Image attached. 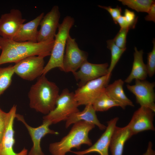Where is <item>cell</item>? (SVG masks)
<instances>
[{
    "mask_svg": "<svg viewBox=\"0 0 155 155\" xmlns=\"http://www.w3.org/2000/svg\"><path fill=\"white\" fill-rule=\"evenodd\" d=\"M153 46L151 51L148 53L146 65L148 75L152 77L155 73V41L153 40Z\"/></svg>",
    "mask_w": 155,
    "mask_h": 155,
    "instance_id": "26",
    "label": "cell"
},
{
    "mask_svg": "<svg viewBox=\"0 0 155 155\" xmlns=\"http://www.w3.org/2000/svg\"><path fill=\"white\" fill-rule=\"evenodd\" d=\"M16 118L24 125L31 138L33 146L28 155H44L40 146L42 138L47 134H57L58 133L49 128L51 124L48 121H43L40 126L34 127L28 124L23 115L16 113Z\"/></svg>",
    "mask_w": 155,
    "mask_h": 155,
    "instance_id": "12",
    "label": "cell"
},
{
    "mask_svg": "<svg viewBox=\"0 0 155 155\" xmlns=\"http://www.w3.org/2000/svg\"><path fill=\"white\" fill-rule=\"evenodd\" d=\"M98 6L106 10L110 14L115 24H116L117 19L121 16L122 10L121 7L117 6L116 8H112L110 6H105L98 5Z\"/></svg>",
    "mask_w": 155,
    "mask_h": 155,
    "instance_id": "28",
    "label": "cell"
},
{
    "mask_svg": "<svg viewBox=\"0 0 155 155\" xmlns=\"http://www.w3.org/2000/svg\"><path fill=\"white\" fill-rule=\"evenodd\" d=\"M124 82L121 79L117 80L112 84L108 85L104 90L108 96L120 104L123 109L127 106H134L133 102L125 94L123 88Z\"/></svg>",
    "mask_w": 155,
    "mask_h": 155,
    "instance_id": "21",
    "label": "cell"
},
{
    "mask_svg": "<svg viewBox=\"0 0 155 155\" xmlns=\"http://www.w3.org/2000/svg\"><path fill=\"white\" fill-rule=\"evenodd\" d=\"M65 48L63 61V71L73 73L87 61L88 54L79 49L75 39L70 35L67 39Z\"/></svg>",
    "mask_w": 155,
    "mask_h": 155,
    "instance_id": "8",
    "label": "cell"
},
{
    "mask_svg": "<svg viewBox=\"0 0 155 155\" xmlns=\"http://www.w3.org/2000/svg\"><path fill=\"white\" fill-rule=\"evenodd\" d=\"M155 84L145 80H135V84L127 85V89L133 94L136 102L140 106L146 107L155 111Z\"/></svg>",
    "mask_w": 155,
    "mask_h": 155,
    "instance_id": "10",
    "label": "cell"
},
{
    "mask_svg": "<svg viewBox=\"0 0 155 155\" xmlns=\"http://www.w3.org/2000/svg\"><path fill=\"white\" fill-rule=\"evenodd\" d=\"M154 112L143 106H140L134 112L127 125L132 136L144 131L155 130L153 123Z\"/></svg>",
    "mask_w": 155,
    "mask_h": 155,
    "instance_id": "13",
    "label": "cell"
},
{
    "mask_svg": "<svg viewBox=\"0 0 155 155\" xmlns=\"http://www.w3.org/2000/svg\"><path fill=\"white\" fill-rule=\"evenodd\" d=\"M59 89L54 82L42 75L30 87L28 93L30 107L47 115L54 109L59 94Z\"/></svg>",
    "mask_w": 155,
    "mask_h": 155,
    "instance_id": "2",
    "label": "cell"
},
{
    "mask_svg": "<svg viewBox=\"0 0 155 155\" xmlns=\"http://www.w3.org/2000/svg\"><path fill=\"white\" fill-rule=\"evenodd\" d=\"M78 106L74 93L65 88L57 99L55 108L43 117V121H48L52 124L66 121L71 114L80 111Z\"/></svg>",
    "mask_w": 155,
    "mask_h": 155,
    "instance_id": "5",
    "label": "cell"
},
{
    "mask_svg": "<svg viewBox=\"0 0 155 155\" xmlns=\"http://www.w3.org/2000/svg\"><path fill=\"white\" fill-rule=\"evenodd\" d=\"M129 30L120 28L119 31L113 39L116 45L120 48L126 49V37Z\"/></svg>",
    "mask_w": 155,
    "mask_h": 155,
    "instance_id": "27",
    "label": "cell"
},
{
    "mask_svg": "<svg viewBox=\"0 0 155 155\" xmlns=\"http://www.w3.org/2000/svg\"><path fill=\"white\" fill-rule=\"evenodd\" d=\"M82 111H79L72 114L66 120L65 127H68L71 125L80 121H84L96 125L101 130L105 129L106 126L101 123L96 114V111L92 104L85 106Z\"/></svg>",
    "mask_w": 155,
    "mask_h": 155,
    "instance_id": "18",
    "label": "cell"
},
{
    "mask_svg": "<svg viewBox=\"0 0 155 155\" xmlns=\"http://www.w3.org/2000/svg\"><path fill=\"white\" fill-rule=\"evenodd\" d=\"M95 127L93 124L84 121L75 123L68 133L60 141L50 144V152L52 155H65L73 148L79 149L82 144L91 146L92 143L88 133Z\"/></svg>",
    "mask_w": 155,
    "mask_h": 155,
    "instance_id": "3",
    "label": "cell"
},
{
    "mask_svg": "<svg viewBox=\"0 0 155 155\" xmlns=\"http://www.w3.org/2000/svg\"><path fill=\"white\" fill-rule=\"evenodd\" d=\"M44 16V13H42L32 20L23 24L12 40L18 42H37L38 28Z\"/></svg>",
    "mask_w": 155,
    "mask_h": 155,
    "instance_id": "17",
    "label": "cell"
},
{
    "mask_svg": "<svg viewBox=\"0 0 155 155\" xmlns=\"http://www.w3.org/2000/svg\"><path fill=\"white\" fill-rule=\"evenodd\" d=\"M132 136L127 125L122 127L116 126L112 135L109 147L112 155H122L125 143Z\"/></svg>",
    "mask_w": 155,
    "mask_h": 155,
    "instance_id": "19",
    "label": "cell"
},
{
    "mask_svg": "<svg viewBox=\"0 0 155 155\" xmlns=\"http://www.w3.org/2000/svg\"><path fill=\"white\" fill-rule=\"evenodd\" d=\"M111 73L90 81L79 87L74 93L79 105L92 104L104 92L110 81Z\"/></svg>",
    "mask_w": 155,
    "mask_h": 155,
    "instance_id": "6",
    "label": "cell"
},
{
    "mask_svg": "<svg viewBox=\"0 0 155 155\" xmlns=\"http://www.w3.org/2000/svg\"><path fill=\"white\" fill-rule=\"evenodd\" d=\"M119 119L118 117H115L108 121L105 131L90 148L82 151L71 152L76 155H84L93 152L97 153L100 155H109L108 150L111 138Z\"/></svg>",
    "mask_w": 155,
    "mask_h": 155,
    "instance_id": "16",
    "label": "cell"
},
{
    "mask_svg": "<svg viewBox=\"0 0 155 155\" xmlns=\"http://www.w3.org/2000/svg\"><path fill=\"white\" fill-rule=\"evenodd\" d=\"M60 13L59 7L54 5L41 20L37 41L42 42L54 39L59 24Z\"/></svg>",
    "mask_w": 155,
    "mask_h": 155,
    "instance_id": "11",
    "label": "cell"
},
{
    "mask_svg": "<svg viewBox=\"0 0 155 155\" xmlns=\"http://www.w3.org/2000/svg\"><path fill=\"white\" fill-rule=\"evenodd\" d=\"M26 19L23 18L21 11L13 9L0 18V36L12 40Z\"/></svg>",
    "mask_w": 155,
    "mask_h": 155,
    "instance_id": "14",
    "label": "cell"
},
{
    "mask_svg": "<svg viewBox=\"0 0 155 155\" xmlns=\"http://www.w3.org/2000/svg\"><path fill=\"white\" fill-rule=\"evenodd\" d=\"M7 115V113L4 112L0 108V143L4 131Z\"/></svg>",
    "mask_w": 155,
    "mask_h": 155,
    "instance_id": "30",
    "label": "cell"
},
{
    "mask_svg": "<svg viewBox=\"0 0 155 155\" xmlns=\"http://www.w3.org/2000/svg\"><path fill=\"white\" fill-rule=\"evenodd\" d=\"M107 48L111 51V59L110 65L109 66L108 73H111L119 60L123 53L126 49H121L117 46L113 39L106 41Z\"/></svg>",
    "mask_w": 155,
    "mask_h": 155,
    "instance_id": "24",
    "label": "cell"
},
{
    "mask_svg": "<svg viewBox=\"0 0 155 155\" xmlns=\"http://www.w3.org/2000/svg\"><path fill=\"white\" fill-rule=\"evenodd\" d=\"M153 144L151 142H149L146 152L143 155H155V152L152 149Z\"/></svg>",
    "mask_w": 155,
    "mask_h": 155,
    "instance_id": "33",
    "label": "cell"
},
{
    "mask_svg": "<svg viewBox=\"0 0 155 155\" xmlns=\"http://www.w3.org/2000/svg\"><path fill=\"white\" fill-rule=\"evenodd\" d=\"M74 22L73 18L67 16L64 18L62 23L59 24L57 33L55 37L50 57L44 67L42 75H45L51 70L56 67L63 71V61L64 50L70 31Z\"/></svg>",
    "mask_w": 155,
    "mask_h": 155,
    "instance_id": "4",
    "label": "cell"
},
{
    "mask_svg": "<svg viewBox=\"0 0 155 155\" xmlns=\"http://www.w3.org/2000/svg\"><path fill=\"white\" fill-rule=\"evenodd\" d=\"M134 51L132 70L124 81L128 84L131 83L133 80H145L148 75L146 65L143 60V50L138 51L137 48L135 47Z\"/></svg>",
    "mask_w": 155,
    "mask_h": 155,
    "instance_id": "20",
    "label": "cell"
},
{
    "mask_svg": "<svg viewBox=\"0 0 155 155\" xmlns=\"http://www.w3.org/2000/svg\"><path fill=\"white\" fill-rule=\"evenodd\" d=\"M92 105L96 111H106L116 106L122 108L120 104L111 98L104 92L95 100Z\"/></svg>",
    "mask_w": 155,
    "mask_h": 155,
    "instance_id": "22",
    "label": "cell"
},
{
    "mask_svg": "<svg viewBox=\"0 0 155 155\" xmlns=\"http://www.w3.org/2000/svg\"><path fill=\"white\" fill-rule=\"evenodd\" d=\"M16 106L14 105L7 113L5 127L0 143V155H27L28 150L24 148L18 153L14 150L15 143L14 121L16 114Z\"/></svg>",
    "mask_w": 155,
    "mask_h": 155,
    "instance_id": "9",
    "label": "cell"
},
{
    "mask_svg": "<svg viewBox=\"0 0 155 155\" xmlns=\"http://www.w3.org/2000/svg\"><path fill=\"white\" fill-rule=\"evenodd\" d=\"M148 14L145 17V20L148 21H152L155 22V3L151 5Z\"/></svg>",
    "mask_w": 155,
    "mask_h": 155,
    "instance_id": "31",
    "label": "cell"
},
{
    "mask_svg": "<svg viewBox=\"0 0 155 155\" xmlns=\"http://www.w3.org/2000/svg\"><path fill=\"white\" fill-rule=\"evenodd\" d=\"M14 73L13 66L0 67V96L10 85Z\"/></svg>",
    "mask_w": 155,
    "mask_h": 155,
    "instance_id": "25",
    "label": "cell"
},
{
    "mask_svg": "<svg viewBox=\"0 0 155 155\" xmlns=\"http://www.w3.org/2000/svg\"><path fill=\"white\" fill-rule=\"evenodd\" d=\"M124 17L126 22L131 26L132 29L134 28L137 20V17H136L133 11L127 9H125L124 12Z\"/></svg>",
    "mask_w": 155,
    "mask_h": 155,
    "instance_id": "29",
    "label": "cell"
},
{
    "mask_svg": "<svg viewBox=\"0 0 155 155\" xmlns=\"http://www.w3.org/2000/svg\"><path fill=\"white\" fill-rule=\"evenodd\" d=\"M123 5H126L137 12L148 13L152 5L155 2L152 0H119Z\"/></svg>",
    "mask_w": 155,
    "mask_h": 155,
    "instance_id": "23",
    "label": "cell"
},
{
    "mask_svg": "<svg viewBox=\"0 0 155 155\" xmlns=\"http://www.w3.org/2000/svg\"><path fill=\"white\" fill-rule=\"evenodd\" d=\"M54 39L40 42H18L0 36V65L15 63L26 57L37 56L44 58L51 55Z\"/></svg>",
    "mask_w": 155,
    "mask_h": 155,
    "instance_id": "1",
    "label": "cell"
},
{
    "mask_svg": "<svg viewBox=\"0 0 155 155\" xmlns=\"http://www.w3.org/2000/svg\"><path fill=\"white\" fill-rule=\"evenodd\" d=\"M44 65V58L33 56L19 61L13 66L14 73L23 79L31 81L42 75Z\"/></svg>",
    "mask_w": 155,
    "mask_h": 155,
    "instance_id": "7",
    "label": "cell"
},
{
    "mask_svg": "<svg viewBox=\"0 0 155 155\" xmlns=\"http://www.w3.org/2000/svg\"><path fill=\"white\" fill-rule=\"evenodd\" d=\"M109 65L107 63L93 64L87 61L81 66L79 70L73 73L79 87L88 82L108 74Z\"/></svg>",
    "mask_w": 155,
    "mask_h": 155,
    "instance_id": "15",
    "label": "cell"
},
{
    "mask_svg": "<svg viewBox=\"0 0 155 155\" xmlns=\"http://www.w3.org/2000/svg\"><path fill=\"white\" fill-rule=\"evenodd\" d=\"M116 24H119L121 29H132L131 26L126 22L123 16H121L117 20Z\"/></svg>",
    "mask_w": 155,
    "mask_h": 155,
    "instance_id": "32",
    "label": "cell"
}]
</instances>
